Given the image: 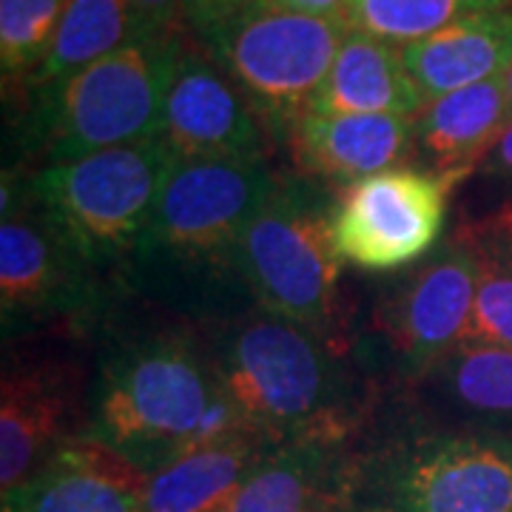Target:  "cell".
Wrapping results in <instances>:
<instances>
[{
    "instance_id": "11",
    "label": "cell",
    "mask_w": 512,
    "mask_h": 512,
    "mask_svg": "<svg viewBox=\"0 0 512 512\" xmlns=\"http://www.w3.org/2000/svg\"><path fill=\"white\" fill-rule=\"evenodd\" d=\"M476 285V256L461 234H453L376 296L367 322L370 336L359 345L365 362L384 365L399 382H419L467 342Z\"/></svg>"
},
{
    "instance_id": "18",
    "label": "cell",
    "mask_w": 512,
    "mask_h": 512,
    "mask_svg": "<svg viewBox=\"0 0 512 512\" xmlns=\"http://www.w3.org/2000/svg\"><path fill=\"white\" fill-rule=\"evenodd\" d=\"M402 60L424 103L493 80L512 63V6L458 20L402 46Z\"/></svg>"
},
{
    "instance_id": "16",
    "label": "cell",
    "mask_w": 512,
    "mask_h": 512,
    "mask_svg": "<svg viewBox=\"0 0 512 512\" xmlns=\"http://www.w3.org/2000/svg\"><path fill=\"white\" fill-rule=\"evenodd\" d=\"M410 390L416 410L441 424L512 436V348L458 345Z\"/></svg>"
},
{
    "instance_id": "8",
    "label": "cell",
    "mask_w": 512,
    "mask_h": 512,
    "mask_svg": "<svg viewBox=\"0 0 512 512\" xmlns=\"http://www.w3.org/2000/svg\"><path fill=\"white\" fill-rule=\"evenodd\" d=\"M165 137L103 148L80 160L29 171L35 194L80 254L120 285V274L146 231L163 185L177 165ZM123 291V288H120Z\"/></svg>"
},
{
    "instance_id": "25",
    "label": "cell",
    "mask_w": 512,
    "mask_h": 512,
    "mask_svg": "<svg viewBox=\"0 0 512 512\" xmlns=\"http://www.w3.org/2000/svg\"><path fill=\"white\" fill-rule=\"evenodd\" d=\"M66 0H0L3 89L26 86L55 40Z\"/></svg>"
},
{
    "instance_id": "14",
    "label": "cell",
    "mask_w": 512,
    "mask_h": 512,
    "mask_svg": "<svg viewBox=\"0 0 512 512\" xmlns=\"http://www.w3.org/2000/svg\"><path fill=\"white\" fill-rule=\"evenodd\" d=\"M291 171L333 188L413 163V120L390 114H305L282 137Z\"/></svg>"
},
{
    "instance_id": "13",
    "label": "cell",
    "mask_w": 512,
    "mask_h": 512,
    "mask_svg": "<svg viewBox=\"0 0 512 512\" xmlns=\"http://www.w3.org/2000/svg\"><path fill=\"white\" fill-rule=\"evenodd\" d=\"M163 137L180 160H268V131L231 77L188 46L171 74Z\"/></svg>"
},
{
    "instance_id": "29",
    "label": "cell",
    "mask_w": 512,
    "mask_h": 512,
    "mask_svg": "<svg viewBox=\"0 0 512 512\" xmlns=\"http://www.w3.org/2000/svg\"><path fill=\"white\" fill-rule=\"evenodd\" d=\"M478 171L484 177H490V180H501V183L512 185V123L495 140V146L484 157V163L478 165Z\"/></svg>"
},
{
    "instance_id": "17",
    "label": "cell",
    "mask_w": 512,
    "mask_h": 512,
    "mask_svg": "<svg viewBox=\"0 0 512 512\" xmlns=\"http://www.w3.org/2000/svg\"><path fill=\"white\" fill-rule=\"evenodd\" d=\"M510 126L504 74L430 100L413 120V163L439 177L467 180Z\"/></svg>"
},
{
    "instance_id": "27",
    "label": "cell",
    "mask_w": 512,
    "mask_h": 512,
    "mask_svg": "<svg viewBox=\"0 0 512 512\" xmlns=\"http://www.w3.org/2000/svg\"><path fill=\"white\" fill-rule=\"evenodd\" d=\"M131 6L146 37L177 35L183 20V0H131Z\"/></svg>"
},
{
    "instance_id": "15",
    "label": "cell",
    "mask_w": 512,
    "mask_h": 512,
    "mask_svg": "<svg viewBox=\"0 0 512 512\" xmlns=\"http://www.w3.org/2000/svg\"><path fill=\"white\" fill-rule=\"evenodd\" d=\"M3 512H146V473L83 436L3 495Z\"/></svg>"
},
{
    "instance_id": "12",
    "label": "cell",
    "mask_w": 512,
    "mask_h": 512,
    "mask_svg": "<svg viewBox=\"0 0 512 512\" xmlns=\"http://www.w3.org/2000/svg\"><path fill=\"white\" fill-rule=\"evenodd\" d=\"M456 185L453 177L399 165L339 188L333 231L342 259L367 274L416 265L436 248Z\"/></svg>"
},
{
    "instance_id": "1",
    "label": "cell",
    "mask_w": 512,
    "mask_h": 512,
    "mask_svg": "<svg viewBox=\"0 0 512 512\" xmlns=\"http://www.w3.org/2000/svg\"><path fill=\"white\" fill-rule=\"evenodd\" d=\"M123 299L94 333L86 436L151 476L245 427L222 393L200 330L154 308L126 313Z\"/></svg>"
},
{
    "instance_id": "2",
    "label": "cell",
    "mask_w": 512,
    "mask_h": 512,
    "mask_svg": "<svg viewBox=\"0 0 512 512\" xmlns=\"http://www.w3.org/2000/svg\"><path fill=\"white\" fill-rule=\"evenodd\" d=\"M276 180L268 160H177L120 274L123 293L194 328L251 311L239 245Z\"/></svg>"
},
{
    "instance_id": "28",
    "label": "cell",
    "mask_w": 512,
    "mask_h": 512,
    "mask_svg": "<svg viewBox=\"0 0 512 512\" xmlns=\"http://www.w3.org/2000/svg\"><path fill=\"white\" fill-rule=\"evenodd\" d=\"M265 3H271L276 9H285V12L308 15V18L336 20V23L350 29V15H353L359 0H265Z\"/></svg>"
},
{
    "instance_id": "4",
    "label": "cell",
    "mask_w": 512,
    "mask_h": 512,
    "mask_svg": "<svg viewBox=\"0 0 512 512\" xmlns=\"http://www.w3.org/2000/svg\"><path fill=\"white\" fill-rule=\"evenodd\" d=\"M336 476L353 512H512V436L450 427L413 410L362 427Z\"/></svg>"
},
{
    "instance_id": "31",
    "label": "cell",
    "mask_w": 512,
    "mask_h": 512,
    "mask_svg": "<svg viewBox=\"0 0 512 512\" xmlns=\"http://www.w3.org/2000/svg\"><path fill=\"white\" fill-rule=\"evenodd\" d=\"M325 512H353V510H348L345 504H339V501H336V495H333V501H330V507Z\"/></svg>"
},
{
    "instance_id": "7",
    "label": "cell",
    "mask_w": 512,
    "mask_h": 512,
    "mask_svg": "<svg viewBox=\"0 0 512 512\" xmlns=\"http://www.w3.org/2000/svg\"><path fill=\"white\" fill-rule=\"evenodd\" d=\"M183 49L180 35L137 37L35 94L29 143L43 148V165L163 137L165 92Z\"/></svg>"
},
{
    "instance_id": "19",
    "label": "cell",
    "mask_w": 512,
    "mask_h": 512,
    "mask_svg": "<svg viewBox=\"0 0 512 512\" xmlns=\"http://www.w3.org/2000/svg\"><path fill=\"white\" fill-rule=\"evenodd\" d=\"M424 106L402 49L350 29L308 114H390L416 120Z\"/></svg>"
},
{
    "instance_id": "9",
    "label": "cell",
    "mask_w": 512,
    "mask_h": 512,
    "mask_svg": "<svg viewBox=\"0 0 512 512\" xmlns=\"http://www.w3.org/2000/svg\"><path fill=\"white\" fill-rule=\"evenodd\" d=\"M348 32L336 20L308 18L254 0L200 43L248 100L265 131L282 143L288 128L311 111Z\"/></svg>"
},
{
    "instance_id": "21",
    "label": "cell",
    "mask_w": 512,
    "mask_h": 512,
    "mask_svg": "<svg viewBox=\"0 0 512 512\" xmlns=\"http://www.w3.org/2000/svg\"><path fill=\"white\" fill-rule=\"evenodd\" d=\"M345 447L276 444L217 512H325L336 495Z\"/></svg>"
},
{
    "instance_id": "3",
    "label": "cell",
    "mask_w": 512,
    "mask_h": 512,
    "mask_svg": "<svg viewBox=\"0 0 512 512\" xmlns=\"http://www.w3.org/2000/svg\"><path fill=\"white\" fill-rule=\"evenodd\" d=\"M237 421L271 444L319 441L348 447L373 399L339 350L316 330L251 308L197 328Z\"/></svg>"
},
{
    "instance_id": "30",
    "label": "cell",
    "mask_w": 512,
    "mask_h": 512,
    "mask_svg": "<svg viewBox=\"0 0 512 512\" xmlns=\"http://www.w3.org/2000/svg\"><path fill=\"white\" fill-rule=\"evenodd\" d=\"M504 86H507V111H510V123H512V63L504 72Z\"/></svg>"
},
{
    "instance_id": "24",
    "label": "cell",
    "mask_w": 512,
    "mask_h": 512,
    "mask_svg": "<svg viewBox=\"0 0 512 512\" xmlns=\"http://www.w3.org/2000/svg\"><path fill=\"white\" fill-rule=\"evenodd\" d=\"M507 6L512 0H359L350 15V29L402 49L458 20Z\"/></svg>"
},
{
    "instance_id": "5",
    "label": "cell",
    "mask_w": 512,
    "mask_h": 512,
    "mask_svg": "<svg viewBox=\"0 0 512 512\" xmlns=\"http://www.w3.org/2000/svg\"><path fill=\"white\" fill-rule=\"evenodd\" d=\"M339 188L302 174H279L239 245V276L256 308L316 330L339 350L356 345L342 311L336 248Z\"/></svg>"
},
{
    "instance_id": "23",
    "label": "cell",
    "mask_w": 512,
    "mask_h": 512,
    "mask_svg": "<svg viewBox=\"0 0 512 512\" xmlns=\"http://www.w3.org/2000/svg\"><path fill=\"white\" fill-rule=\"evenodd\" d=\"M478 265L476 308L464 345L512 348V202L458 228Z\"/></svg>"
},
{
    "instance_id": "26",
    "label": "cell",
    "mask_w": 512,
    "mask_h": 512,
    "mask_svg": "<svg viewBox=\"0 0 512 512\" xmlns=\"http://www.w3.org/2000/svg\"><path fill=\"white\" fill-rule=\"evenodd\" d=\"M251 3L254 0H183V23L202 40Z\"/></svg>"
},
{
    "instance_id": "22",
    "label": "cell",
    "mask_w": 512,
    "mask_h": 512,
    "mask_svg": "<svg viewBox=\"0 0 512 512\" xmlns=\"http://www.w3.org/2000/svg\"><path fill=\"white\" fill-rule=\"evenodd\" d=\"M137 37L146 35L140 32L131 0H66L49 55L29 77L26 89L32 94L49 92Z\"/></svg>"
},
{
    "instance_id": "6",
    "label": "cell",
    "mask_w": 512,
    "mask_h": 512,
    "mask_svg": "<svg viewBox=\"0 0 512 512\" xmlns=\"http://www.w3.org/2000/svg\"><path fill=\"white\" fill-rule=\"evenodd\" d=\"M126 293L100 274L35 194L29 171H3L0 202V328L3 345L26 336L94 339Z\"/></svg>"
},
{
    "instance_id": "20",
    "label": "cell",
    "mask_w": 512,
    "mask_h": 512,
    "mask_svg": "<svg viewBox=\"0 0 512 512\" xmlns=\"http://www.w3.org/2000/svg\"><path fill=\"white\" fill-rule=\"evenodd\" d=\"M276 444L234 430L146 476V512H217Z\"/></svg>"
},
{
    "instance_id": "10",
    "label": "cell",
    "mask_w": 512,
    "mask_h": 512,
    "mask_svg": "<svg viewBox=\"0 0 512 512\" xmlns=\"http://www.w3.org/2000/svg\"><path fill=\"white\" fill-rule=\"evenodd\" d=\"M89 339L46 333L6 345L0 376V493L23 487L74 439L89 433Z\"/></svg>"
}]
</instances>
